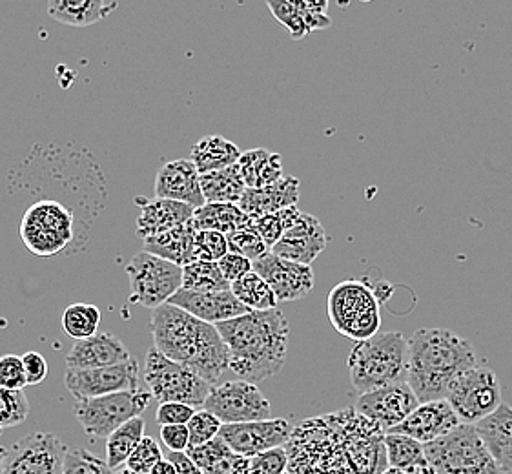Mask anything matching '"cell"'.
Listing matches in <instances>:
<instances>
[{"mask_svg":"<svg viewBox=\"0 0 512 474\" xmlns=\"http://www.w3.org/2000/svg\"><path fill=\"white\" fill-rule=\"evenodd\" d=\"M192 225L197 232L214 230L228 237L243 228L252 227V217L246 216L239 205H208L206 203L205 207L195 210Z\"/></svg>","mask_w":512,"mask_h":474,"instance_id":"d6a6232c","label":"cell"},{"mask_svg":"<svg viewBox=\"0 0 512 474\" xmlns=\"http://www.w3.org/2000/svg\"><path fill=\"white\" fill-rule=\"evenodd\" d=\"M221 268L212 261H195L183 267V289L192 292H223L230 290Z\"/></svg>","mask_w":512,"mask_h":474,"instance_id":"74e56055","label":"cell"},{"mask_svg":"<svg viewBox=\"0 0 512 474\" xmlns=\"http://www.w3.org/2000/svg\"><path fill=\"white\" fill-rule=\"evenodd\" d=\"M230 290L236 296L246 309L254 310V312H265V310L277 309L276 294L270 289L265 279L261 278L257 272L246 274L245 278L239 279L236 283H232Z\"/></svg>","mask_w":512,"mask_h":474,"instance_id":"d590c367","label":"cell"},{"mask_svg":"<svg viewBox=\"0 0 512 474\" xmlns=\"http://www.w3.org/2000/svg\"><path fill=\"white\" fill-rule=\"evenodd\" d=\"M223 429L221 420L208 411H197L194 418L188 423L190 431V447H201V445L210 444L216 440Z\"/></svg>","mask_w":512,"mask_h":474,"instance_id":"ee69618b","label":"cell"},{"mask_svg":"<svg viewBox=\"0 0 512 474\" xmlns=\"http://www.w3.org/2000/svg\"><path fill=\"white\" fill-rule=\"evenodd\" d=\"M150 474H177V471H175L174 464H172L168 458H166V460L163 458V460L150 471Z\"/></svg>","mask_w":512,"mask_h":474,"instance_id":"9f6ffc18","label":"cell"},{"mask_svg":"<svg viewBox=\"0 0 512 474\" xmlns=\"http://www.w3.org/2000/svg\"><path fill=\"white\" fill-rule=\"evenodd\" d=\"M168 303L192 314L197 320L216 325V327L219 323L236 320L239 316L252 312L234 296L232 290L192 292V290L181 289Z\"/></svg>","mask_w":512,"mask_h":474,"instance_id":"d6986e66","label":"cell"},{"mask_svg":"<svg viewBox=\"0 0 512 474\" xmlns=\"http://www.w3.org/2000/svg\"><path fill=\"white\" fill-rule=\"evenodd\" d=\"M418 407V396L412 392L409 383L403 382L361 394L354 409L383 433H390L400 423L405 422Z\"/></svg>","mask_w":512,"mask_h":474,"instance_id":"2e32d148","label":"cell"},{"mask_svg":"<svg viewBox=\"0 0 512 474\" xmlns=\"http://www.w3.org/2000/svg\"><path fill=\"white\" fill-rule=\"evenodd\" d=\"M146 385L159 403H186L192 407L205 405L212 385L185 365L168 360L155 347L144 356Z\"/></svg>","mask_w":512,"mask_h":474,"instance_id":"9c48e42d","label":"cell"},{"mask_svg":"<svg viewBox=\"0 0 512 474\" xmlns=\"http://www.w3.org/2000/svg\"><path fill=\"white\" fill-rule=\"evenodd\" d=\"M294 427L285 418H270L263 422L232 423L223 425L219 436L234 453L254 458L288 444Z\"/></svg>","mask_w":512,"mask_h":474,"instance_id":"e0dca14e","label":"cell"},{"mask_svg":"<svg viewBox=\"0 0 512 474\" xmlns=\"http://www.w3.org/2000/svg\"><path fill=\"white\" fill-rule=\"evenodd\" d=\"M297 8L303 13V19L307 22V28L310 33L312 31L327 30L328 26H332V21L327 15L328 2L323 0H312V2H305L299 0L296 2Z\"/></svg>","mask_w":512,"mask_h":474,"instance_id":"f907efd6","label":"cell"},{"mask_svg":"<svg viewBox=\"0 0 512 474\" xmlns=\"http://www.w3.org/2000/svg\"><path fill=\"white\" fill-rule=\"evenodd\" d=\"M239 159H241L239 146L221 135L203 137L190 152V161L194 163L201 176L237 165Z\"/></svg>","mask_w":512,"mask_h":474,"instance_id":"4dcf8cb0","label":"cell"},{"mask_svg":"<svg viewBox=\"0 0 512 474\" xmlns=\"http://www.w3.org/2000/svg\"><path fill=\"white\" fill-rule=\"evenodd\" d=\"M141 205V214L137 217V227L135 232L141 239H150V237L161 236L170 230L183 227L194 219L195 208L170 201V199H139Z\"/></svg>","mask_w":512,"mask_h":474,"instance_id":"cb8c5ba5","label":"cell"},{"mask_svg":"<svg viewBox=\"0 0 512 474\" xmlns=\"http://www.w3.org/2000/svg\"><path fill=\"white\" fill-rule=\"evenodd\" d=\"M217 330L230 352V371L239 380L263 382L283 371L290 327L281 310H252L236 320L219 323Z\"/></svg>","mask_w":512,"mask_h":474,"instance_id":"3957f363","label":"cell"},{"mask_svg":"<svg viewBox=\"0 0 512 474\" xmlns=\"http://www.w3.org/2000/svg\"><path fill=\"white\" fill-rule=\"evenodd\" d=\"M130 301L146 309H159L183 289V268L166 259L141 252L126 265Z\"/></svg>","mask_w":512,"mask_h":474,"instance_id":"8fae6325","label":"cell"},{"mask_svg":"<svg viewBox=\"0 0 512 474\" xmlns=\"http://www.w3.org/2000/svg\"><path fill=\"white\" fill-rule=\"evenodd\" d=\"M268 10L272 11V15L276 17L277 22H281L292 39H305L308 31L307 22L303 19V13L297 8L296 2H288V0H268Z\"/></svg>","mask_w":512,"mask_h":474,"instance_id":"ab89813d","label":"cell"},{"mask_svg":"<svg viewBox=\"0 0 512 474\" xmlns=\"http://www.w3.org/2000/svg\"><path fill=\"white\" fill-rule=\"evenodd\" d=\"M161 440L170 449V453H186L190 449L188 425L161 427Z\"/></svg>","mask_w":512,"mask_h":474,"instance_id":"f5cc1de1","label":"cell"},{"mask_svg":"<svg viewBox=\"0 0 512 474\" xmlns=\"http://www.w3.org/2000/svg\"><path fill=\"white\" fill-rule=\"evenodd\" d=\"M195 407L186 403H159V409L155 413V422L159 427L168 425H188L194 418Z\"/></svg>","mask_w":512,"mask_h":474,"instance_id":"681fc988","label":"cell"},{"mask_svg":"<svg viewBox=\"0 0 512 474\" xmlns=\"http://www.w3.org/2000/svg\"><path fill=\"white\" fill-rule=\"evenodd\" d=\"M285 474H290V473H288V471H287V473H285Z\"/></svg>","mask_w":512,"mask_h":474,"instance_id":"94428289","label":"cell"},{"mask_svg":"<svg viewBox=\"0 0 512 474\" xmlns=\"http://www.w3.org/2000/svg\"><path fill=\"white\" fill-rule=\"evenodd\" d=\"M195 236H197V230L190 221L183 227L170 230L166 234L146 239L144 252L183 268L195 263Z\"/></svg>","mask_w":512,"mask_h":474,"instance_id":"83f0119b","label":"cell"},{"mask_svg":"<svg viewBox=\"0 0 512 474\" xmlns=\"http://www.w3.org/2000/svg\"><path fill=\"white\" fill-rule=\"evenodd\" d=\"M144 438V420L134 418L123 427H119L115 433L106 438V464L117 471L126 465L130 456L135 453V449L143 442Z\"/></svg>","mask_w":512,"mask_h":474,"instance_id":"836d02e7","label":"cell"},{"mask_svg":"<svg viewBox=\"0 0 512 474\" xmlns=\"http://www.w3.org/2000/svg\"><path fill=\"white\" fill-rule=\"evenodd\" d=\"M350 382L359 394L407 382L409 340L396 330L359 341L350 352Z\"/></svg>","mask_w":512,"mask_h":474,"instance_id":"5b68a950","label":"cell"},{"mask_svg":"<svg viewBox=\"0 0 512 474\" xmlns=\"http://www.w3.org/2000/svg\"><path fill=\"white\" fill-rule=\"evenodd\" d=\"M219 268L223 272L226 281L232 285L241 278H245L246 274H250L254 270V263L250 259L243 258V256H237L228 252L225 258L219 259Z\"/></svg>","mask_w":512,"mask_h":474,"instance_id":"816d5d0a","label":"cell"},{"mask_svg":"<svg viewBox=\"0 0 512 474\" xmlns=\"http://www.w3.org/2000/svg\"><path fill=\"white\" fill-rule=\"evenodd\" d=\"M186 454L203 474H248L250 469V458L234 453L221 436H217L210 444L190 447Z\"/></svg>","mask_w":512,"mask_h":474,"instance_id":"f1b7e54d","label":"cell"},{"mask_svg":"<svg viewBox=\"0 0 512 474\" xmlns=\"http://www.w3.org/2000/svg\"><path fill=\"white\" fill-rule=\"evenodd\" d=\"M460 425V418L454 413L451 403L447 400H436L420 403V407L390 433L403 434L414 438L420 444L427 445L451 434Z\"/></svg>","mask_w":512,"mask_h":474,"instance_id":"ffe728a7","label":"cell"},{"mask_svg":"<svg viewBox=\"0 0 512 474\" xmlns=\"http://www.w3.org/2000/svg\"><path fill=\"white\" fill-rule=\"evenodd\" d=\"M425 456L436 474H507L494 462L476 427L465 423L425 445Z\"/></svg>","mask_w":512,"mask_h":474,"instance_id":"52a82bcc","label":"cell"},{"mask_svg":"<svg viewBox=\"0 0 512 474\" xmlns=\"http://www.w3.org/2000/svg\"><path fill=\"white\" fill-rule=\"evenodd\" d=\"M381 474H407L405 471H400V469H394V467H389V469H385Z\"/></svg>","mask_w":512,"mask_h":474,"instance_id":"91938a15","label":"cell"},{"mask_svg":"<svg viewBox=\"0 0 512 474\" xmlns=\"http://www.w3.org/2000/svg\"><path fill=\"white\" fill-rule=\"evenodd\" d=\"M239 170L245 179L246 188L261 190L267 186L276 185L283 179V157L265 148H254L241 154Z\"/></svg>","mask_w":512,"mask_h":474,"instance_id":"f546056e","label":"cell"},{"mask_svg":"<svg viewBox=\"0 0 512 474\" xmlns=\"http://www.w3.org/2000/svg\"><path fill=\"white\" fill-rule=\"evenodd\" d=\"M26 382L28 385H39L48 378V361L39 352L30 351L22 356Z\"/></svg>","mask_w":512,"mask_h":474,"instance_id":"db71d44e","label":"cell"},{"mask_svg":"<svg viewBox=\"0 0 512 474\" xmlns=\"http://www.w3.org/2000/svg\"><path fill=\"white\" fill-rule=\"evenodd\" d=\"M252 228L261 236V239L265 241V245H267L270 250L276 247L277 243L287 234V225H285V221H283L281 212L252 219Z\"/></svg>","mask_w":512,"mask_h":474,"instance_id":"c3c4849f","label":"cell"},{"mask_svg":"<svg viewBox=\"0 0 512 474\" xmlns=\"http://www.w3.org/2000/svg\"><path fill=\"white\" fill-rule=\"evenodd\" d=\"M478 367L471 341L449 329H420L409 340L407 383L420 403L447 400L452 385Z\"/></svg>","mask_w":512,"mask_h":474,"instance_id":"277c9868","label":"cell"},{"mask_svg":"<svg viewBox=\"0 0 512 474\" xmlns=\"http://www.w3.org/2000/svg\"><path fill=\"white\" fill-rule=\"evenodd\" d=\"M327 248V232L318 217L301 214L296 225L288 230L283 239L270 252L279 258L312 267L319 254Z\"/></svg>","mask_w":512,"mask_h":474,"instance_id":"7402d4cb","label":"cell"},{"mask_svg":"<svg viewBox=\"0 0 512 474\" xmlns=\"http://www.w3.org/2000/svg\"><path fill=\"white\" fill-rule=\"evenodd\" d=\"M113 474H139L135 473V471H132V469H128L126 465L124 467H121V469H117V471H113Z\"/></svg>","mask_w":512,"mask_h":474,"instance_id":"680465c9","label":"cell"},{"mask_svg":"<svg viewBox=\"0 0 512 474\" xmlns=\"http://www.w3.org/2000/svg\"><path fill=\"white\" fill-rule=\"evenodd\" d=\"M152 392L124 391L75 403L73 414L81 423L82 431L92 438H108L124 423L139 418L148 409Z\"/></svg>","mask_w":512,"mask_h":474,"instance_id":"30bf717a","label":"cell"},{"mask_svg":"<svg viewBox=\"0 0 512 474\" xmlns=\"http://www.w3.org/2000/svg\"><path fill=\"white\" fill-rule=\"evenodd\" d=\"M103 314L90 303H73L62 314V329L75 341L88 340L97 334Z\"/></svg>","mask_w":512,"mask_h":474,"instance_id":"8d00e7d4","label":"cell"},{"mask_svg":"<svg viewBox=\"0 0 512 474\" xmlns=\"http://www.w3.org/2000/svg\"><path fill=\"white\" fill-rule=\"evenodd\" d=\"M155 197L177 201L195 210L205 207L201 174L194 163L190 159H177L161 166L155 177Z\"/></svg>","mask_w":512,"mask_h":474,"instance_id":"44dd1931","label":"cell"},{"mask_svg":"<svg viewBox=\"0 0 512 474\" xmlns=\"http://www.w3.org/2000/svg\"><path fill=\"white\" fill-rule=\"evenodd\" d=\"M150 330L157 351L185 365L212 387L230 369V352L216 325L164 303L152 312Z\"/></svg>","mask_w":512,"mask_h":474,"instance_id":"7a4b0ae2","label":"cell"},{"mask_svg":"<svg viewBox=\"0 0 512 474\" xmlns=\"http://www.w3.org/2000/svg\"><path fill=\"white\" fill-rule=\"evenodd\" d=\"M385 453L389 467L400 469L407 474H412L423 465L429 464L425 456V445L403 434H385Z\"/></svg>","mask_w":512,"mask_h":474,"instance_id":"e575fe53","label":"cell"},{"mask_svg":"<svg viewBox=\"0 0 512 474\" xmlns=\"http://www.w3.org/2000/svg\"><path fill=\"white\" fill-rule=\"evenodd\" d=\"M117 8L119 4L110 0H50L48 15L66 26L88 28L108 19Z\"/></svg>","mask_w":512,"mask_h":474,"instance_id":"4316f807","label":"cell"},{"mask_svg":"<svg viewBox=\"0 0 512 474\" xmlns=\"http://www.w3.org/2000/svg\"><path fill=\"white\" fill-rule=\"evenodd\" d=\"M68 447L53 433H31L13 444L2 474H64Z\"/></svg>","mask_w":512,"mask_h":474,"instance_id":"5bb4252c","label":"cell"},{"mask_svg":"<svg viewBox=\"0 0 512 474\" xmlns=\"http://www.w3.org/2000/svg\"><path fill=\"white\" fill-rule=\"evenodd\" d=\"M228 237L214 230H201L195 236V261H212L219 263V259L228 254Z\"/></svg>","mask_w":512,"mask_h":474,"instance_id":"7bdbcfd3","label":"cell"},{"mask_svg":"<svg viewBox=\"0 0 512 474\" xmlns=\"http://www.w3.org/2000/svg\"><path fill=\"white\" fill-rule=\"evenodd\" d=\"M163 460L161 447L155 442L152 436H144L143 442L135 449V453L130 456L126 462V467L132 469L135 473L150 474L155 465Z\"/></svg>","mask_w":512,"mask_h":474,"instance_id":"f6af8a7d","label":"cell"},{"mask_svg":"<svg viewBox=\"0 0 512 474\" xmlns=\"http://www.w3.org/2000/svg\"><path fill=\"white\" fill-rule=\"evenodd\" d=\"M21 237L28 252L39 258L61 254L75 237L72 210L53 199L33 203L22 217Z\"/></svg>","mask_w":512,"mask_h":474,"instance_id":"ba28073f","label":"cell"},{"mask_svg":"<svg viewBox=\"0 0 512 474\" xmlns=\"http://www.w3.org/2000/svg\"><path fill=\"white\" fill-rule=\"evenodd\" d=\"M132 360L123 341L110 332L95 334L88 340L75 341L66 356V371H92L121 365Z\"/></svg>","mask_w":512,"mask_h":474,"instance_id":"603a6c76","label":"cell"},{"mask_svg":"<svg viewBox=\"0 0 512 474\" xmlns=\"http://www.w3.org/2000/svg\"><path fill=\"white\" fill-rule=\"evenodd\" d=\"M327 316L341 336L358 343L378 336L381 327L378 299L363 281L356 279H347L330 290Z\"/></svg>","mask_w":512,"mask_h":474,"instance_id":"8992f818","label":"cell"},{"mask_svg":"<svg viewBox=\"0 0 512 474\" xmlns=\"http://www.w3.org/2000/svg\"><path fill=\"white\" fill-rule=\"evenodd\" d=\"M28 385L21 356L6 354L0 358V387L10 391H22Z\"/></svg>","mask_w":512,"mask_h":474,"instance_id":"7dc6e473","label":"cell"},{"mask_svg":"<svg viewBox=\"0 0 512 474\" xmlns=\"http://www.w3.org/2000/svg\"><path fill=\"white\" fill-rule=\"evenodd\" d=\"M288 471V453L285 447L250 458L248 474H285Z\"/></svg>","mask_w":512,"mask_h":474,"instance_id":"bcb514c9","label":"cell"},{"mask_svg":"<svg viewBox=\"0 0 512 474\" xmlns=\"http://www.w3.org/2000/svg\"><path fill=\"white\" fill-rule=\"evenodd\" d=\"M201 188L208 205H239L248 190L237 165L201 176Z\"/></svg>","mask_w":512,"mask_h":474,"instance_id":"1f68e13d","label":"cell"},{"mask_svg":"<svg viewBox=\"0 0 512 474\" xmlns=\"http://www.w3.org/2000/svg\"><path fill=\"white\" fill-rule=\"evenodd\" d=\"M30 414V402L22 391H10L0 387V434L6 429L26 422Z\"/></svg>","mask_w":512,"mask_h":474,"instance_id":"f35d334b","label":"cell"},{"mask_svg":"<svg viewBox=\"0 0 512 474\" xmlns=\"http://www.w3.org/2000/svg\"><path fill=\"white\" fill-rule=\"evenodd\" d=\"M64 474H113V471L106 460L86 449H68L64 458Z\"/></svg>","mask_w":512,"mask_h":474,"instance_id":"b9f144b4","label":"cell"},{"mask_svg":"<svg viewBox=\"0 0 512 474\" xmlns=\"http://www.w3.org/2000/svg\"><path fill=\"white\" fill-rule=\"evenodd\" d=\"M203 409L217 416L223 425L270 420L272 407L256 383L234 380L214 385Z\"/></svg>","mask_w":512,"mask_h":474,"instance_id":"4fadbf2b","label":"cell"},{"mask_svg":"<svg viewBox=\"0 0 512 474\" xmlns=\"http://www.w3.org/2000/svg\"><path fill=\"white\" fill-rule=\"evenodd\" d=\"M476 433L503 473L512 471V407L502 403L496 413L476 423Z\"/></svg>","mask_w":512,"mask_h":474,"instance_id":"484cf974","label":"cell"},{"mask_svg":"<svg viewBox=\"0 0 512 474\" xmlns=\"http://www.w3.org/2000/svg\"><path fill=\"white\" fill-rule=\"evenodd\" d=\"M447 402L451 403L461 423L476 425L482 422L487 416L496 413L503 403L496 374L482 365L465 372L452 385L447 394Z\"/></svg>","mask_w":512,"mask_h":474,"instance_id":"7c38bea8","label":"cell"},{"mask_svg":"<svg viewBox=\"0 0 512 474\" xmlns=\"http://www.w3.org/2000/svg\"><path fill=\"white\" fill-rule=\"evenodd\" d=\"M168 460L174 464L177 474H203V471L186 453H170Z\"/></svg>","mask_w":512,"mask_h":474,"instance_id":"11a10c76","label":"cell"},{"mask_svg":"<svg viewBox=\"0 0 512 474\" xmlns=\"http://www.w3.org/2000/svg\"><path fill=\"white\" fill-rule=\"evenodd\" d=\"M64 385L77 402L101 398L115 392L139 389V365L132 358L121 365L92 371H66Z\"/></svg>","mask_w":512,"mask_h":474,"instance_id":"9a60e30c","label":"cell"},{"mask_svg":"<svg viewBox=\"0 0 512 474\" xmlns=\"http://www.w3.org/2000/svg\"><path fill=\"white\" fill-rule=\"evenodd\" d=\"M6 456H8V451L4 449V447H0V474L4 471V462H6Z\"/></svg>","mask_w":512,"mask_h":474,"instance_id":"6f0895ef","label":"cell"},{"mask_svg":"<svg viewBox=\"0 0 512 474\" xmlns=\"http://www.w3.org/2000/svg\"><path fill=\"white\" fill-rule=\"evenodd\" d=\"M254 272L267 281L277 301H297L314 290L312 267L279 258L272 252L254 261Z\"/></svg>","mask_w":512,"mask_h":474,"instance_id":"ac0fdd59","label":"cell"},{"mask_svg":"<svg viewBox=\"0 0 512 474\" xmlns=\"http://www.w3.org/2000/svg\"><path fill=\"white\" fill-rule=\"evenodd\" d=\"M228 250L237 256L250 259L252 263L257 259L267 256L270 248L265 245V241L257 234L254 228H243L239 232H234L228 236Z\"/></svg>","mask_w":512,"mask_h":474,"instance_id":"60d3db41","label":"cell"},{"mask_svg":"<svg viewBox=\"0 0 512 474\" xmlns=\"http://www.w3.org/2000/svg\"><path fill=\"white\" fill-rule=\"evenodd\" d=\"M385 434L356 409L305 420L285 445L290 474H381Z\"/></svg>","mask_w":512,"mask_h":474,"instance_id":"6da1fadb","label":"cell"},{"mask_svg":"<svg viewBox=\"0 0 512 474\" xmlns=\"http://www.w3.org/2000/svg\"><path fill=\"white\" fill-rule=\"evenodd\" d=\"M299 186L301 181L296 176H285L276 185L252 190L248 188L243 199L239 201V208L246 216L256 217L277 214L288 207H297L299 201Z\"/></svg>","mask_w":512,"mask_h":474,"instance_id":"d4e9b609","label":"cell"}]
</instances>
